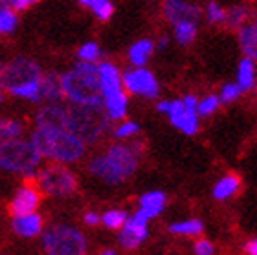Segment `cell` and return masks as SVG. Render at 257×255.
<instances>
[{
  "label": "cell",
  "mask_w": 257,
  "mask_h": 255,
  "mask_svg": "<svg viewBox=\"0 0 257 255\" xmlns=\"http://www.w3.org/2000/svg\"><path fill=\"white\" fill-rule=\"evenodd\" d=\"M30 141L39 150L44 161L73 164L86 153V143L69 128H40L35 126Z\"/></svg>",
  "instance_id": "6da1fadb"
},
{
  "label": "cell",
  "mask_w": 257,
  "mask_h": 255,
  "mask_svg": "<svg viewBox=\"0 0 257 255\" xmlns=\"http://www.w3.org/2000/svg\"><path fill=\"white\" fill-rule=\"evenodd\" d=\"M62 91L68 104L102 106V86L99 77V64L80 60L66 73L60 75Z\"/></svg>",
  "instance_id": "7a4b0ae2"
},
{
  "label": "cell",
  "mask_w": 257,
  "mask_h": 255,
  "mask_svg": "<svg viewBox=\"0 0 257 255\" xmlns=\"http://www.w3.org/2000/svg\"><path fill=\"white\" fill-rule=\"evenodd\" d=\"M137 170V153L132 146L113 144L102 155H95L88 162V172L106 184H119Z\"/></svg>",
  "instance_id": "3957f363"
},
{
  "label": "cell",
  "mask_w": 257,
  "mask_h": 255,
  "mask_svg": "<svg viewBox=\"0 0 257 255\" xmlns=\"http://www.w3.org/2000/svg\"><path fill=\"white\" fill-rule=\"evenodd\" d=\"M42 164V155L30 139L19 137L0 141V172L17 173L33 179Z\"/></svg>",
  "instance_id": "277c9868"
},
{
  "label": "cell",
  "mask_w": 257,
  "mask_h": 255,
  "mask_svg": "<svg viewBox=\"0 0 257 255\" xmlns=\"http://www.w3.org/2000/svg\"><path fill=\"white\" fill-rule=\"evenodd\" d=\"M69 124L68 128L75 132L86 144H95L109 130L111 118L104 106H84V104H69Z\"/></svg>",
  "instance_id": "5b68a950"
},
{
  "label": "cell",
  "mask_w": 257,
  "mask_h": 255,
  "mask_svg": "<svg viewBox=\"0 0 257 255\" xmlns=\"http://www.w3.org/2000/svg\"><path fill=\"white\" fill-rule=\"evenodd\" d=\"M42 250L48 255H84L88 242L75 226L53 224L42 231Z\"/></svg>",
  "instance_id": "8992f818"
},
{
  "label": "cell",
  "mask_w": 257,
  "mask_h": 255,
  "mask_svg": "<svg viewBox=\"0 0 257 255\" xmlns=\"http://www.w3.org/2000/svg\"><path fill=\"white\" fill-rule=\"evenodd\" d=\"M33 181L39 184L42 193L50 197H57V199L71 197L77 191V186H79L77 175L66 164H60V162H51L48 166L39 168Z\"/></svg>",
  "instance_id": "52a82bcc"
},
{
  "label": "cell",
  "mask_w": 257,
  "mask_h": 255,
  "mask_svg": "<svg viewBox=\"0 0 257 255\" xmlns=\"http://www.w3.org/2000/svg\"><path fill=\"white\" fill-rule=\"evenodd\" d=\"M42 75H44V71L39 66V62L28 59V57H17V59L4 64L2 73H0V88L4 91H10L20 84L40 79Z\"/></svg>",
  "instance_id": "ba28073f"
},
{
  "label": "cell",
  "mask_w": 257,
  "mask_h": 255,
  "mask_svg": "<svg viewBox=\"0 0 257 255\" xmlns=\"http://www.w3.org/2000/svg\"><path fill=\"white\" fill-rule=\"evenodd\" d=\"M124 89L134 95H143L146 98H154L159 95V82L155 80L154 73L144 69L143 66H135L122 75Z\"/></svg>",
  "instance_id": "9c48e42d"
},
{
  "label": "cell",
  "mask_w": 257,
  "mask_h": 255,
  "mask_svg": "<svg viewBox=\"0 0 257 255\" xmlns=\"http://www.w3.org/2000/svg\"><path fill=\"white\" fill-rule=\"evenodd\" d=\"M148 217L144 215L143 211L139 210L135 215L128 217L126 224L120 228L119 233V242L126 250H135L141 246L146 237H148Z\"/></svg>",
  "instance_id": "30bf717a"
},
{
  "label": "cell",
  "mask_w": 257,
  "mask_h": 255,
  "mask_svg": "<svg viewBox=\"0 0 257 255\" xmlns=\"http://www.w3.org/2000/svg\"><path fill=\"white\" fill-rule=\"evenodd\" d=\"M42 201V190L39 188L37 182H26L19 190L10 202L11 215H22V213H31L37 211Z\"/></svg>",
  "instance_id": "8fae6325"
},
{
  "label": "cell",
  "mask_w": 257,
  "mask_h": 255,
  "mask_svg": "<svg viewBox=\"0 0 257 255\" xmlns=\"http://www.w3.org/2000/svg\"><path fill=\"white\" fill-rule=\"evenodd\" d=\"M69 111L68 106L60 102H46L35 115V126L40 128H68Z\"/></svg>",
  "instance_id": "7c38bea8"
},
{
  "label": "cell",
  "mask_w": 257,
  "mask_h": 255,
  "mask_svg": "<svg viewBox=\"0 0 257 255\" xmlns=\"http://www.w3.org/2000/svg\"><path fill=\"white\" fill-rule=\"evenodd\" d=\"M11 230L20 239H35L42 235L44 221L37 211L22 213V215H11Z\"/></svg>",
  "instance_id": "4fadbf2b"
},
{
  "label": "cell",
  "mask_w": 257,
  "mask_h": 255,
  "mask_svg": "<svg viewBox=\"0 0 257 255\" xmlns=\"http://www.w3.org/2000/svg\"><path fill=\"white\" fill-rule=\"evenodd\" d=\"M170 120L175 128H179L181 132H184L186 135H193L197 132V117H195V111L192 109H186L184 106V100H173L170 104Z\"/></svg>",
  "instance_id": "5bb4252c"
},
{
  "label": "cell",
  "mask_w": 257,
  "mask_h": 255,
  "mask_svg": "<svg viewBox=\"0 0 257 255\" xmlns=\"http://www.w3.org/2000/svg\"><path fill=\"white\" fill-rule=\"evenodd\" d=\"M164 15L168 20H172L173 24L183 22V20L197 22L201 19V11L197 8L183 2V0H166L164 2Z\"/></svg>",
  "instance_id": "9a60e30c"
},
{
  "label": "cell",
  "mask_w": 257,
  "mask_h": 255,
  "mask_svg": "<svg viewBox=\"0 0 257 255\" xmlns=\"http://www.w3.org/2000/svg\"><path fill=\"white\" fill-rule=\"evenodd\" d=\"M99 77H100V86H102V97L115 93V91H120L124 88L122 75L117 69V66H113L111 62L99 64Z\"/></svg>",
  "instance_id": "2e32d148"
},
{
  "label": "cell",
  "mask_w": 257,
  "mask_h": 255,
  "mask_svg": "<svg viewBox=\"0 0 257 255\" xmlns=\"http://www.w3.org/2000/svg\"><path fill=\"white\" fill-rule=\"evenodd\" d=\"M40 95H42V102H60L64 98L60 75H55V73L42 75V79H40Z\"/></svg>",
  "instance_id": "e0dca14e"
},
{
  "label": "cell",
  "mask_w": 257,
  "mask_h": 255,
  "mask_svg": "<svg viewBox=\"0 0 257 255\" xmlns=\"http://www.w3.org/2000/svg\"><path fill=\"white\" fill-rule=\"evenodd\" d=\"M102 106L111 120H119V118L126 117V111H128V97L124 93V89L115 91L111 95H106L102 100Z\"/></svg>",
  "instance_id": "ac0fdd59"
},
{
  "label": "cell",
  "mask_w": 257,
  "mask_h": 255,
  "mask_svg": "<svg viewBox=\"0 0 257 255\" xmlns=\"http://www.w3.org/2000/svg\"><path fill=\"white\" fill-rule=\"evenodd\" d=\"M164 204H166V197H164L163 191H148L141 197L139 210L143 211L148 219H152V217H157L163 211Z\"/></svg>",
  "instance_id": "d6986e66"
},
{
  "label": "cell",
  "mask_w": 257,
  "mask_h": 255,
  "mask_svg": "<svg viewBox=\"0 0 257 255\" xmlns=\"http://www.w3.org/2000/svg\"><path fill=\"white\" fill-rule=\"evenodd\" d=\"M239 44L248 59L257 60V30L253 26H246L239 30Z\"/></svg>",
  "instance_id": "ffe728a7"
},
{
  "label": "cell",
  "mask_w": 257,
  "mask_h": 255,
  "mask_svg": "<svg viewBox=\"0 0 257 255\" xmlns=\"http://www.w3.org/2000/svg\"><path fill=\"white\" fill-rule=\"evenodd\" d=\"M19 26V11L8 4H0V35H13Z\"/></svg>",
  "instance_id": "44dd1931"
},
{
  "label": "cell",
  "mask_w": 257,
  "mask_h": 255,
  "mask_svg": "<svg viewBox=\"0 0 257 255\" xmlns=\"http://www.w3.org/2000/svg\"><path fill=\"white\" fill-rule=\"evenodd\" d=\"M152 51H154V44L150 40H139V42H135L130 48V62L134 64V66H144V64L148 62Z\"/></svg>",
  "instance_id": "7402d4cb"
},
{
  "label": "cell",
  "mask_w": 257,
  "mask_h": 255,
  "mask_svg": "<svg viewBox=\"0 0 257 255\" xmlns=\"http://www.w3.org/2000/svg\"><path fill=\"white\" fill-rule=\"evenodd\" d=\"M24 135V124L17 118H0V141L19 139Z\"/></svg>",
  "instance_id": "603a6c76"
},
{
  "label": "cell",
  "mask_w": 257,
  "mask_h": 255,
  "mask_svg": "<svg viewBox=\"0 0 257 255\" xmlns=\"http://www.w3.org/2000/svg\"><path fill=\"white\" fill-rule=\"evenodd\" d=\"M253 77H255V69H253V62L252 59H244L239 64V71H237V79H239V86H241L242 91H246L253 86Z\"/></svg>",
  "instance_id": "cb8c5ba5"
},
{
  "label": "cell",
  "mask_w": 257,
  "mask_h": 255,
  "mask_svg": "<svg viewBox=\"0 0 257 255\" xmlns=\"http://www.w3.org/2000/svg\"><path fill=\"white\" fill-rule=\"evenodd\" d=\"M239 177L237 175H228L224 177V179H221V181L217 182V186H215V190H213V197L215 199H226V197H230L233 193V191L239 188Z\"/></svg>",
  "instance_id": "d4e9b609"
},
{
  "label": "cell",
  "mask_w": 257,
  "mask_h": 255,
  "mask_svg": "<svg viewBox=\"0 0 257 255\" xmlns=\"http://www.w3.org/2000/svg\"><path fill=\"white\" fill-rule=\"evenodd\" d=\"M195 33H197V28H195V22H192V20H183V22L175 24V37L181 44H190L195 39Z\"/></svg>",
  "instance_id": "484cf974"
},
{
  "label": "cell",
  "mask_w": 257,
  "mask_h": 255,
  "mask_svg": "<svg viewBox=\"0 0 257 255\" xmlns=\"http://www.w3.org/2000/svg\"><path fill=\"white\" fill-rule=\"evenodd\" d=\"M126 221H128V215L122 210H109L102 215V224L109 230H120Z\"/></svg>",
  "instance_id": "4316f807"
},
{
  "label": "cell",
  "mask_w": 257,
  "mask_h": 255,
  "mask_svg": "<svg viewBox=\"0 0 257 255\" xmlns=\"http://www.w3.org/2000/svg\"><path fill=\"white\" fill-rule=\"evenodd\" d=\"M172 233H183V235H199L203 231V222L201 221H184L175 222L170 226Z\"/></svg>",
  "instance_id": "83f0119b"
},
{
  "label": "cell",
  "mask_w": 257,
  "mask_h": 255,
  "mask_svg": "<svg viewBox=\"0 0 257 255\" xmlns=\"http://www.w3.org/2000/svg\"><path fill=\"white\" fill-rule=\"evenodd\" d=\"M100 55H102V51H100L97 42H86L79 48L77 57H79V60H84V62H97L100 59Z\"/></svg>",
  "instance_id": "f1b7e54d"
},
{
  "label": "cell",
  "mask_w": 257,
  "mask_h": 255,
  "mask_svg": "<svg viewBox=\"0 0 257 255\" xmlns=\"http://www.w3.org/2000/svg\"><path fill=\"white\" fill-rule=\"evenodd\" d=\"M89 8H91V13H93L99 20H109L115 11L111 0H95Z\"/></svg>",
  "instance_id": "f546056e"
},
{
  "label": "cell",
  "mask_w": 257,
  "mask_h": 255,
  "mask_svg": "<svg viewBox=\"0 0 257 255\" xmlns=\"http://www.w3.org/2000/svg\"><path fill=\"white\" fill-rule=\"evenodd\" d=\"M139 124L132 122V120H126V122H120L119 126L113 130V137L117 139H132L139 133Z\"/></svg>",
  "instance_id": "4dcf8cb0"
},
{
  "label": "cell",
  "mask_w": 257,
  "mask_h": 255,
  "mask_svg": "<svg viewBox=\"0 0 257 255\" xmlns=\"http://www.w3.org/2000/svg\"><path fill=\"white\" fill-rule=\"evenodd\" d=\"M246 10L244 8H232V10L226 13V24L230 26V28H239V26L246 20Z\"/></svg>",
  "instance_id": "1f68e13d"
},
{
  "label": "cell",
  "mask_w": 257,
  "mask_h": 255,
  "mask_svg": "<svg viewBox=\"0 0 257 255\" xmlns=\"http://www.w3.org/2000/svg\"><path fill=\"white\" fill-rule=\"evenodd\" d=\"M217 106H219V98L215 97V95H210V97H206L203 102L199 104L197 111L201 113V115H210V113H213L217 109Z\"/></svg>",
  "instance_id": "d6a6232c"
},
{
  "label": "cell",
  "mask_w": 257,
  "mask_h": 255,
  "mask_svg": "<svg viewBox=\"0 0 257 255\" xmlns=\"http://www.w3.org/2000/svg\"><path fill=\"white\" fill-rule=\"evenodd\" d=\"M242 89L239 84H226L223 88V93H221V98H223L224 102H232L233 98H237L239 93H241Z\"/></svg>",
  "instance_id": "836d02e7"
},
{
  "label": "cell",
  "mask_w": 257,
  "mask_h": 255,
  "mask_svg": "<svg viewBox=\"0 0 257 255\" xmlns=\"http://www.w3.org/2000/svg\"><path fill=\"white\" fill-rule=\"evenodd\" d=\"M208 19L212 20V22H223L226 19V13H224L217 4H210L208 6Z\"/></svg>",
  "instance_id": "e575fe53"
},
{
  "label": "cell",
  "mask_w": 257,
  "mask_h": 255,
  "mask_svg": "<svg viewBox=\"0 0 257 255\" xmlns=\"http://www.w3.org/2000/svg\"><path fill=\"white\" fill-rule=\"evenodd\" d=\"M35 4H39V0H13L10 6L20 13V11H28L30 8H33Z\"/></svg>",
  "instance_id": "d590c367"
},
{
  "label": "cell",
  "mask_w": 257,
  "mask_h": 255,
  "mask_svg": "<svg viewBox=\"0 0 257 255\" xmlns=\"http://www.w3.org/2000/svg\"><path fill=\"white\" fill-rule=\"evenodd\" d=\"M193 250H195V253H197V255H212L213 253V246L210 244L208 240H199Z\"/></svg>",
  "instance_id": "8d00e7d4"
},
{
  "label": "cell",
  "mask_w": 257,
  "mask_h": 255,
  "mask_svg": "<svg viewBox=\"0 0 257 255\" xmlns=\"http://www.w3.org/2000/svg\"><path fill=\"white\" fill-rule=\"evenodd\" d=\"M84 222L88 226H97L99 222H102V217L99 213H95V211H86L84 213Z\"/></svg>",
  "instance_id": "74e56055"
},
{
  "label": "cell",
  "mask_w": 257,
  "mask_h": 255,
  "mask_svg": "<svg viewBox=\"0 0 257 255\" xmlns=\"http://www.w3.org/2000/svg\"><path fill=\"white\" fill-rule=\"evenodd\" d=\"M184 106H186V109H192V111H195V108H197L199 104H197V100H195V97L188 95V97L184 98Z\"/></svg>",
  "instance_id": "f35d334b"
},
{
  "label": "cell",
  "mask_w": 257,
  "mask_h": 255,
  "mask_svg": "<svg viewBox=\"0 0 257 255\" xmlns=\"http://www.w3.org/2000/svg\"><path fill=\"white\" fill-rule=\"evenodd\" d=\"M244 250H246V253H250V255H257V240H250Z\"/></svg>",
  "instance_id": "ab89813d"
},
{
  "label": "cell",
  "mask_w": 257,
  "mask_h": 255,
  "mask_svg": "<svg viewBox=\"0 0 257 255\" xmlns=\"http://www.w3.org/2000/svg\"><path fill=\"white\" fill-rule=\"evenodd\" d=\"M170 104H172V102H168V100H163V102L157 104V109H159V111H163V113H168L170 111Z\"/></svg>",
  "instance_id": "60d3db41"
},
{
  "label": "cell",
  "mask_w": 257,
  "mask_h": 255,
  "mask_svg": "<svg viewBox=\"0 0 257 255\" xmlns=\"http://www.w3.org/2000/svg\"><path fill=\"white\" fill-rule=\"evenodd\" d=\"M77 2H79V4H82V6H88V8H89V6L93 4L95 0H77Z\"/></svg>",
  "instance_id": "b9f144b4"
},
{
  "label": "cell",
  "mask_w": 257,
  "mask_h": 255,
  "mask_svg": "<svg viewBox=\"0 0 257 255\" xmlns=\"http://www.w3.org/2000/svg\"><path fill=\"white\" fill-rule=\"evenodd\" d=\"M166 44H168V39H161V40H159V48H166Z\"/></svg>",
  "instance_id": "7bdbcfd3"
},
{
  "label": "cell",
  "mask_w": 257,
  "mask_h": 255,
  "mask_svg": "<svg viewBox=\"0 0 257 255\" xmlns=\"http://www.w3.org/2000/svg\"><path fill=\"white\" fill-rule=\"evenodd\" d=\"M102 253H104V255H115L117 251H115V250H104Z\"/></svg>",
  "instance_id": "ee69618b"
},
{
  "label": "cell",
  "mask_w": 257,
  "mask_h": 255,
  "mask_svg": "<svg viewBox=\"0 0 257 255\" xmlns=\"http://www.w3.org/2000/svg\"><path fill=\"white\" fill-rule=\"evenodd\" d=\"M11 2H13V0H0V4H8V6H10Z\"/></svg>",
  "instance_id": "f6af8a7d"
},
{
  "label": "cell",
  "mask_w": 257,
  "mask_h": 255,
  "mask_svg": "<svg viewBox=\"0 0 257 255\" xmlns=\"http://www.w3.org/2000/svg\"><path fill=\"white\" fill-rule=\"evenodd\" d=\"M2 98H4V89L0 88V102H2Z\"/></svg>",
  "instance_id": "bcb514c9"
},
{
  "label": "cell",
  "mask_w": 257,
  "mask_h": 255,
  "mask_svg": "<svg viewBox=\"0 0 257 255\" xmlns=\"http://www.w3.org/2000/svg\"><path fill=\"white\" fill-rule=\"evenodd\" d=\"M2 68H4V62H2V60H0V73H2Z\"/></svg>",
  "instance_id": "7dc6e473"
},
{
  "label": "cell",
  "mask_w": 257,
  "mask_h": 255,
  "mask_svg": "<svg viewBox=\"0 0 257 255\" xmlns=\"http://www.w3.org/2000/svg\"><path fill=\"white\" fill-rule=\"evenodd\" d=\"M253 28H255V30H257V20H255V24H253Z\"/></svg>",
  "instance_id": "c3c4849f"
}]
</instances>
